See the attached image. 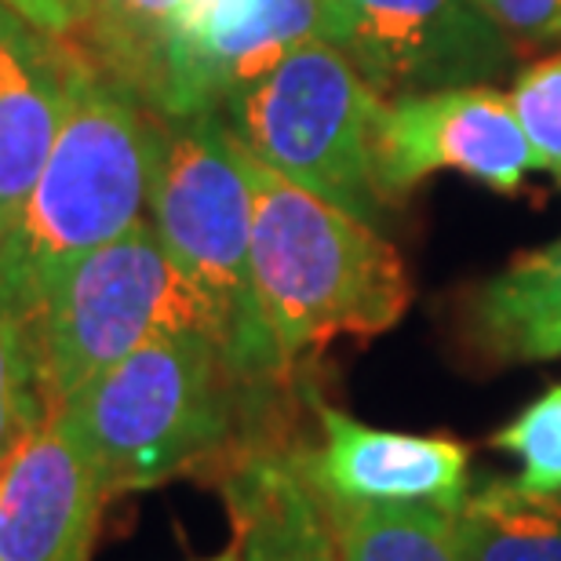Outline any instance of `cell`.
<instances>
[{
  "mask_svg": "<svg viewBox=\"0 0 561 561\" xmlns=\"http://www.w3.org/2000/svg\"><path fill=\"white\" fill-rule=\"evenodd\" d=\"M22 329L48 409L161 335L201 329L219 340L208 299L168 260L150 219L73 263Z\"/></svg>",
  "mask_w": 561,
  "mask_h": 561,
  "instance_id": "5",
  "label": "cell"
},
{
  "mask_svg": "<svg viewBox=\"0 0 561 561\" xmlns=\"http://www.w3.org/2000/svg\"><path fill=\"white\" fill-rule=\"evenodd\" d=\"M183 8L186 0H84L81 26L62 44L150 106Z\"/></svg>",
  "mask_w": 561,
  "mask_h": 561,
  "instance_id": "14",
  "label": "cell"
},
{
  "mask_svg": "<svg viewBox=\"0 0 561 561\" xmlns=\"http://www.w3.org/2000/svg\"><path fill=\"white\" fill-rule=\"evenodd\" d=\"M511 106L543 172H551L561 183V55L536 62L514 81Z\"/></svg>",
  "mask_w": 561,
  "mask_h": 561,
  "instance_id": "20",
  "label": "cell"
},
{
  "mask_svg": "<svg viewBox=\"0 0 561 561\" xmlns=\"http://www.w3.org/2000/svg\"><path fill=\"white\" fill-rule=\"evenodd\" d=\"M77 51L0 4V249L44 172L70 103Z\"/></svg>",
  "mask_w": 561,
  "mask_h": 561,
  "instance_id": "12",
  "label": "cell"
},
{
  "mask_svg": "<svg viewBox=\"0 0 561 561\" xmlns=\"http://www.w3.org/2000/svg\"><path fill=\"white\" fill-rule=\"evenodd\" d=\"M329 44L383 99L492 81L514 55L478 0H332Z\"/></svg>",
  "mask_w": 561,
  "mask_h": 561,
  "instance_id": "7",
  "label": "cell"
},
{
  "mask_svg": "<svg viewBox=\"0 0 561 561\" xmlns=\"http://www.w3.org/2000/svg\"><path fill=\"white\" fill-rule=\"evenodd\" d=\"M329 514L340 561H463L453 511L329 503Z\"/></svg>",
  "mask_w": 561,
  "mask_h": 561,
  "instance_id": "16",
  "label": "cell"
},
{
  "mask_svg": "<svg viewBox=\"0 0 561 561\" xmlns=\"http://www.w3.org/2000/svg\"><path fill=\"white\" fill-rule=\"evenodd\" d=\"M48 412L26 329L15 313L0 307V467Z\"/></svg>",
  "mask_w": 561,
  "mask_h": 561,
  "instance_id": "18",
  "label": "cell"
},
{
  "mask_svg": "<svg viewBox=\"0 0 561 561\" xmlns=\"http://www.w3.org/2000/svg\"><path fill=\"white\" fill-rule=\"evenodd\" d=\"M252 186V288L280 365L332 340H373L405 318V263L373 222L291 183L241 146Z\"/></svg>",
  "mask_w": 561,
  "mask_h": 561,
  "instance_id": "2",
  "label": "cell"
},
{
  "mask_svg": "<svg viewBox=\"0 0 561 561\" xmlns=\"http://www.w3.org/2000/svg\"><path fill=\"white\" fill-rule=\"evenodd\" d=\"M503 354L511 357H525V362H547V357H561V318L533 324L522 335L503 346Z\"/></svg>",
  "mask_w": 561,
  "mask_h": 561,
  "instance_id": "23",
  "label": "cell"
},
{
  "mask_svg": "<svg viewBox=\"0 0 561 561\" xmlns=\"http://www.w3.org/2000/svg\"><path fill=\"white\" fill-rule=\"evenodd\" d=\"M37 30L51 33L59 41H70L84 15V0H0Z\"/></svg>",
  "mask_w": 561,
  "mask_h": 561,
  "instance_id": "22",
  "label": "cell"
},
{
  "mask_svg": "<svg viewBox=\"0 0 561 561\" xmlns=\"http://www.w3.org/2000/svg\"><path fill=\"white\" fill-rule=\"evenodd\" d=\"M164 125L77 55L62 128L0 249V307L26 321L73 263L150 219Z\"/></svg>",
  "mask_w": 561,
  "mask_h": 561,
  "instance_id": "1",
  "label": "cell"
},
{
  "mask_svg": "<svg viewBox=\"0 0 561 561\" xmlns=\"http://www.w3.org/2000/svg\"><path fill=\"white\" fill-rule=\"evenodd\" d=\"M503 30L525 41H561V0H478Z\"/></svg>",
  "mask_w": 561,
  "mask_h": 561,
  "instance_id": "21",
  "label": "cell"
},
{
  "mask_svg": "<svg viewBox=\"0 0 561 561\" xmlns=\"http://www.w3.org/2000/svg\"><path fill=\"white\" fill-rule=\"evenodd\" d=\"M463 561H561V492L489 481L453 511Z\"/></svg>",
  "mask_w": 561,
  "mask_h": 561,
  "instance_id": "15",
  "label": "cell"
},
{
  "mask_svg": "<svg viewBox=\"0 0 561 561\" xmlns=\"http://www.w3.org/2000/svg\"><path fill=\"white\" fill-rule=\"evenodd\" d=\"M110 500L92 448L51 409L0 467V561H88Z\"/></svg>",
  "mask_w": 561,
  "mask_h": 561,
  "instance_id": "10",
  "label": "cell"
},
{
  "mask_svg": "<svg viewBox=\"0 0 561 561\" xmlns=\"http://www.w3.org/2000/svg\"><path fill=\"white\" fill-rule=\"evenodd\" d=\"M376 168L387 205L442 168L514 194L529 172H543L525 139L511 95L485 84L387 99L376 131Z\"/></svg>",
  "mask_w": 561,
  "mask_h": 561,
  "instance_id": "9",
  "label": "cell"
},
{
  "mask_svg": "<svg viewBox=\"0 0 561 561\" xmlns=\"http://www.w3.org/2000/svg\"><path fill=\"white\" fill-rule=\"evenodd\" d=\"M150 222L168 260L208 299L238 376L285 373L252 288V186L241 142L219 114L164 125Z\"/></svg>",
  "mask_w": 561,
  "mask_h": 561,
  "instance_id": "4",
  "label": "cell"
},
{
  "mask_svg": "<svg viewBox=\"0 0 561 561\" xmlns=\"http://www.w3.org/2000/svg\"><path fill=\"white\" fill-rule=\"evenodd\" d=\"M238 368L211 332H172L110 365L62 412L92 448L110 496L211 463L233 437Z\"/></svg>",
  "mask_w": 561,
  "mask_h": 561,
  "instance_id": "3",
  "label": "cell"
},
{
  "mask_svg": "<svg viewBox=\"0 0 561 561\" xmlns=\"http://www.w3.org/2000/svg\"><path fill=\"white\" fill-rule=\"evenodd\" d=\"M500 448L518 456V481L533 492H561V387L536 398L518 420L492 437Z\"/></svg>",
  "mask_w": 561,
  "mask_h": 561,
  "instance_id": "19",
  "label": "cell"
},
{
  "mask_svg": "<svg viewBox=\"0 0 561 561\" xmlns=\"http://www.w3.org/2000/svg\"><path fill=\"white\" fill-rule=\"evenodd\" d=\"M474 313L481 332H489L500 351L533 324L561 318V241L518 255L492 277L478 291Z\"/></svg>",
  "mask_w": 561,
  "mask_h": 561,
  "instance_id": "17",
  "label": "cell"
},
{
  "mask_svg": "<svg viewBox=\"0 0 561 561\" xmlns=\"http://www.w3.org/2000/svg\"><path fill=\"white\" fill-rule=\"evenodd\" d=\"M387 99L329 41L302 44L227 106L238 142L266 168L365 222H379L376 131Z\"/></svg>",
  "mask_w": 561,
  "mask_h": 561,
  "instance_id": "6",
  "label": "cell"
},
{
  "mask_svg": "<svg viewBox=\"0 0 561 561\" xmlns=\"http://www.w3.org/2000/svg\"><path fill=\"white\" fill-rule=\"evenodd\" d=\"M329 33L332 0H186L150 110L164 121L219 114L285 55Z\"/></svg>",
  "mask_w": 561,
  "mask_h": 561,
  "instance_id": "8",
  "label": "cell"
},
{
  "mask_svg": "<svg viewBox=\"0 0 561 561\" xmlns=\"http://www.w3.org/2000/svg\"><path fill=\"white\" fill-rule=\"evenodd\" d=\"M208 561H241L238 551H230V554H219V558H208Z\"/></svg>",
  "mask_w": 561,
  "mask_h": 561,
  "instance_id": "24",
  "label": "cell"
},
{
  "mask_svg": "<svg viewBox=\"0 0 561 561\" xmlns=\"http://www.w3.org/2000/svg\"><path fill=\"white\" fill-rule=\"evenodd\" d=\"M321 442L299 463L324 503L340 507H442L467 496L470 453L453 437L379 431L313 398Z\"/></svg>",
  "mask_w": 561,
  "mask_h": 561,
  "instance_id": "11",
  "label": "cell"
},
{
  "mask_svg": "<svg viewBox=\"0 0 561 561\" xmlns=\"http://www.w3.org/2000/svg\"><path fill=\"white\" fill-rule=\"evenodd\" d=\"M241 561H340L329 503L313 489L299 453L252 448L222 478Z\"/></svg>",
  "mask_w": 561,
  "mask_h": 561,
  "instance_id": "13",
  "label": "cell"
}]
</instances>
